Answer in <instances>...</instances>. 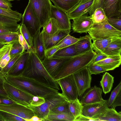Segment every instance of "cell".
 <instances>
[{"mask_svg":"<svg viewBox=\"0 0 121 121\" xmlns=\"http://www.w3.org/2000/svg\"><path fill=\"white\" fill-rule=\"evenodd\" d=\"M5 80L14 86L33 96L45 99L56 95L59 90L35 78L19 75H4Z\"/></svg>","mask_w":121,"mask_h":121,"instance_id":"1","label":"cell"},{"mask_svg":"<svg viewBox=\"0 0 121 121\" xmlns=\"http://www.w3.org/2000/svg\"><path fill=\"white\" fill-rule=\"evenodd\" d=\"M20 75L35 78L59 90H60L57 82L47 72L35 52H29L26 66Z\"/></svg>","mask_w":121,"mask_h":121,"instance_id":"2","label":"cell"},{"mask_svg":"<svg viewBox=\"0 0 121 121\" xmlns=\"http://www.w3.org/2000/svg\"><path fill=\"white\" fill-rule=\"evenodd\" d=\"M96 54L92 49L69 58L53 77V79L56 81L86 67L92 61Z\"/></svg>","mask_w":121,"mask_h":121,"instance_id":"3","label":"cell"},{"mask_svg":"<svg viewBox=\"0 0 121 121\" xmlns=\"http://www.w3.org/2000/svg\"><path fill=\"white\" fill-rule=\"evenodd\" d=\"M88 32L93 41L99 39L121 37V31L110 25L107 19L100 23H93Z\"/></svg>","mask_w":121,"mask_h":121,"instance_id":"4","label":"cell"},{"mask_svg":"<svg viewBox=\"0 0 121 121\" xmlns=\"http://www.w3.org/2000/svg\"><path fill=\"white\" fill-rule=\"evenodd\" d=\"M45 102L39 106L35 107L30 105L27 106L33 111L35 116L43 119L54 107L68 101L61 93L60 92L45 98Z\"/></svg>","mask_w":121,"mask_h":121,"instance_id":"5","label":"cell"},{"mask_svg":"<svg viewBox=\"0 0 121 121\" xmlns=\"http://www.w3.org/2000/svg\"><path fill=\"white\" fill-rule=\"evenodd\" d=\"M34 12L41 28L50 18L51 7L50 0H29Z\"/></svg>","mask_w":121,"mask_h":121,"instance_id":"6","label":"cell"},{"mask_svg":"<svg viewBox=\"0 0 121 121\" xmlns=\"http://www.w3.org/2000/svg\"><path fill=\"white\" fill-rule=\"evenodd\" d=\"M4 86L9 99L16 103L27 107L30 105L34 96L11 85L5 80Z\"/></svg>","mask_w":121,"mask_h":121,"instance_id":"7","label":"cell"},{"mask_svg":"<svg viewBox=\"0 0 121 121\" xmlns=\"http://www.w3.org/2000/svg\"><path fill=\"white\" fill-rule=\"evenodd\" d=\"M21 24L25 25L33 38L41 28L39 21L35 14L31 3L29 1L22 15Z\"/></svg>","mask_w":121,"mask_h":121,"instance_id":"8","label":"cell"},{"mask_svg":"<svg viewBox=\"0 0 121 121\" xmlns=\"http://www.w3.org/2000/svg\"><path fill=\"white\" fill-rule=\"evenodd\" d=\"M56 82L62 90L61 94L69 101L78 98L77 86L72 74L60 79Z\"/></svg>","mask_w":121,"mask_h":121,"instance_id":"9","label":"cell"},{"mask_svg":"<svg viewBox=\"0 0 121 121\" xmlns=\"http://www.w3.org/2000/svg\"><path fill=\"white\" fill-rule=\"evenodd\" d=\"M50 18L56 20L60 31L67 34H69L71 24L67 12L52 4Z\"/></svg>","mask_w":121,"mask_h":121,"instance_id":"10","label":"cell"},{"mask_svg":"<svg viewBox=\"0 0 121 121\" xmlns=\"http://www.w3.org/2000/svg\"><path fill=\"white\" fill-rule=\"evenodd\" d=\"M72 75L77 86L78 96H82L85 91L91 87V75L87 67Z\"/></svg>","mask_w":121,"mask_h":121,"instance_id":"11","label":"cell"},{"mask_svg":"<svg viewBox=\"0 0 121 121\" xmlns=\"http://www.w3.org/2000/svg\"><path fill=\"white\" fill-rule=\"evenodd\" d=\"M0 111L8 112L25 119L26 121L35 116L33 111L27 107L16 103L0 104Z\"/></svg>","mask_w":121,"mask_h":121,"instance_id":"12","label":"cell"},{"mask_svg":"<svg viewBox=\"0 0 121 121\" xmlns=\"http://www.w3.org/2000/svg\"><path fill=\"white\" fill-rule=\"evenodd\" d=\"M108 108L107 101L84 105L82 115L89 119L90 121H94L95 119L98 118L103 114Z\"/></svg>","mask_w":121,"mask_h":121,"instance_id":"13","label":"cell"},{"mask_svg":"<svg viewBox=\"0 0 121 121\" xmlns=\"http://www.w3.org/2000/svg\"><path fill=\"white\" fill-rule=\"evenodd\" d=\"M94 0H81L67 12L70 20H73L82 15L88 14Z\"/></svg>","mask_w":121,"mask_h":121,"instance_id":"14","label":"cell"},{"mask_svg":"<svg viewBox=\"0 0 121 121\" xmlns=\"http://www.w3.org/2000/svg\"><path fill=\"white\" fill-rule=\"evenodd\" d=\"M72 27L74 32L87 33L94 22L91 16L84 15L73 19Z\"/></svg>","mask_w":121,"mask_h":121,"instance_id":"15","label":"cell"},{"mask_svg":"<svg viewBox=\"0 0 121 121\" xmlns=\"http://www.w3.org/2000/svg\"><path fill=\"white\" fill-rule=\"evenodd\" d=\"M69 58H47L45 57L41 62L47 72L53 78Z\"/></svg>","mask_w":121,"mask_h":121,"instance_id":"16","label":"cell"},{"mask_svg":"<svg viewBox=\"0 0 121 121\" xmlns=\"http://www.w3.org/2000/svg\"><path fill=\"white\" fill-rule=\"evenodd\" d=\"M102 89L95 86L82 97L80 101L83 105L97 103L105 102L107 100L102 97Z\"/></svg>","mask_w":121,"mask_h":121,"instance_id":"17","label":"cell"},{"mask_svg":"<svg viewBox=\"0 0 121 121\" xmlns=\"http://www.w3.org/2000/svg\"><path fill=\"white\" fill-rule=\"evenodd\" d=\"M103 9L107 18L121 17V0H104Z\"/></svg>","mask_w":121,"mask_h":121,"instance_id":"18","label":"cell"},{"mask_svg":"<svg viewBox=\"0 0 121 121\" xmlns=\"http://www.w3.org/2000/svg\"><path fill=\"white\" fill-rule=\"evenodd\" d=\"M29 54V52L25 51L6 75L12 76L20 75L25 68Z\"/></svg>","mask_w":121,"mask_h":121,"instance_id":"19","label":"cell"},{"mask_svg":"<svg viewBox=\"0 0 121 121\" xmlns=\"http://www.w3.org/2000/svg\"><path fill=\"white\" fill-rule=\"evenodd\" d=\"M41 34L45 50L56 46L68 35L60 31L52 35H47L42 31Z\"/></svg>","mask_w":121,"mask_h":121,"instance_id":"20","label":"cell"},{"mask_svg":"<svg viewBox=\"0 0 121 121\" xmlns=\"http://www.w3.org/2000/svg\"><path fill=\"white\" fill-rule=\"evenodd\" d=\"M121 63V55L108 56L103 60L93 63L106 69L107 71L112 70L118 67Z\"/></svg>","mask_w":121,"mask_h":121,"instance_id":"21","label":"cell"},{"mask_svg":"<svg viewBox=\"0 0 121 121\" xmlns=\"http://www.w3.org/2000/svg\"><path fill=\"white\" fill-rule=\"evenodd\" d=\"M91 40V37L88 35L79 38L78 40L75 44L76 51L78 55L93 49Z\"/></svg>","mask_w":121,"mask_h":121,"instance_id":"22","label":"cell"},{"mask_svg":"<svg viewBox=\"0 0 121 121\" xmlns=\"http://www.w3.org/2000/svg\"><path fill=\"white\" fill-rule=\"evenodd\" d=\"M33 42L35 53L39 58L42 61L45 57V49L42 39L40 30L33 37Z\"/></svg>","mask_w":121,"mask_h":121,"instance_id":"23","label":"cell"},{"mask_svg":"<svg viewBox=\"0 0 121 121\" xmlns=\"http://www.w3.org/2000/svg\"><path fill=\"white\" fill-rule=\"evenodd\" d=\"M121 37L113 39L101 53L109 56L121 55Z\"/></svg>","mask_w":121,"mask_h":121,"instance_id":"24","label":"cell"},{"mask_svg":"<svg viewBox=\"0 0 121 121\" xmlns=\"http://www.w3.org/2000/svg\"><path fill=\"white\" fill-rule=\"evenodd\" d=\"M108 107L115 109L121 105V82L112 91L110 96L107 101Z\"/></svg>","mask_w":121,"mask_h":121,"instance_id":"25","label":"cell"},{"mask_svg":"<svg viewBox=\"0 0 121 121\" xmlns=\"http://www.w3.org/2000/svg\"><path fill=\"white\" fill-rule=\"evenodd\" d=\"M78 55L74 44L59 49L50 58L58 59L70 58Z\"/></svg>","mask_w":121,"mask_h":121,"instance_id":"26","label":"cell"},{"mask_svg":"<svg viewBox=\"0 0 121 121\" xmlns=\"http://www.w3.org/2000/svg\"><path fill=\"white\" fill-rule=\"evenodd\" d=\"M94 121H121V112H118L112 108H108L98 118Z\"/></svg>","mask_w":121,"mask_h":121,"instance_id":"27","label":"cell"},{"mask_svg":"<svg viewBox=\"0 0 121 121\" xmlns=\"http://www.w3.org/2000/svg\"><path fill=\"white\" fill-rule=\"evenodd\" d=\"M17 20L14 18L0 15V26L11 30L14 32L18 31L21 26Z\"/></svg>","mask_w":121,"mask_h":121,"instance_id":"28","label":"cell"},{"mask_svg":"<svg viewBox=\"0 0 121 121\" xmlns=\"http://www.w3.org/2000/svg\"><path fill=\"white\" fill-rule=\"evenodd\" d=\"M75 118L70 113H49L43 119V121H74Z\"/></svg>","mask_w":121,"mask_h":121,"instance_id":"29","label":"cell"},{"mask_svg":"<svg viewBox=\"0 0 121 121\" xmlns=\"http://www.w3.org/2000/svg\"><path fill=\"white\" fill-rule=\"evenodd\" d=\"M114 81V77L107 72L103 75L100 84L102 90L105 94L109 93L111 91Z\"/></svg>","mask_w":121,"mask_h":121,"instance_id":"30","label":"cell"},{"mask_svg":"<svg viewBox=\"0 0 121 121\" xmlns=\"http://www.w3.org/2000/svg\"><path fill=\"white\" fill-rule=\"evenodd\" d=\"M42 27L41 31L48 35H53L60 31L56 20L53 18H50Z\"/></svg>","mask_w":121,"mask_h":121,"instance_id":"31","label":"cell"},{"mask_svg":"<svg viewBox=\"0 0 121 121\" xmlns=\"http://www.w3.org/2000/svg\"><path fill=\"white\" fill-rule=\"evenodd\" d=\"M19 29L17 31L0 34V43L3 45L18 41Z\"/></svg>","mask_w":121,"mask_h":121,"instance_id":"32","label":"cell"},{"mask_svg":"<svg viewBox=\"0 0 121 121\" xmlns=\"http://www.w3.org/2000/svg\"><path fill=\"white\" fill-rule=\"evenodd\" d=\"M54 4V6L67 12L81 0H50Z\"/></svg>","mask_w":121,"mask_h":121,"instance_id":"33","label":"cell"},{"mask_svg":"<svg viewBox=\"0 0 121 121\" xmlns=\"http://www.w3.org/2000/svg\"><path fill=\"white\" fill-rule=\"evenodd\" d=\"M69 104L70 112L74 117L75 119L82 115L83 105L78 98L69 101Z\"/></svg>","mask_w":121,"mask_h":121,"instance_id":"34","label":"cell"},{"mask_svg":"<svg viewBox=\"0 0 121 121\" xmlns=\"http://www.w3.org/2000/svg\"><path fill=\"white\" fill-rule=\"evenodd\" d=\"M121 38V37H120ZM116 38H109L107 39H99L93 41L92 44L93 50L96 53H101L104 49Z\"/></svg>","mask_w":121,"mask_h":121,"instance_id":"35","label":"cell"},{"mask_svg":"<svg viewBox=\"0 0 121 121\" xmlns=\"http://www.w3.org/2000/svg\"><path fill=\"white\" fill-rule=\"evenodd\" d=\"M19 31L20 33L22 35L32 52H35L33 45V38L29 30L24 25L21 24L19 29Z\"/></svg>","mask_w":121,"mask_h":121,"instance_id":"36","label":"cell"},{"mask_svg":"<svg viewBox=\"0 0 121 121\" xmlns=\"http://www.w3.org/2000/svg\"><path fill=\"white\" fill-rule=\"evenodd\" d=\"M79 40V38H76L68 34L62 39L55 46L59 49H61L75 44Z\"/></svg>","mask_w":121,"mask_h":121,"instance_id":"37","label":"cell"},{"mask_svg":"<svg viewBox=\"0 0 121 121\" xmlns=\"http://www.w3.org/2000/svg\"><path fill=\"white\" fill-rule=\"evenodd\" d=\"M91 16L94 23H100L107 19L103 9L101 7L97 8Z\"/></svg>","mask_w":121,"mask_h":121,"instance_id":"38","label":"cell"},{"mask_svg":"<svg viewBox=\"0 0 121 121\" xmlns=\"http://www.w3.org/2000/svg\"><path fill=\"white\" fill-rule=\"evenodd\" d=\"M0 15H3L15 19L19 22L22 19V14L17 11L11 9L8 10L0 7Z\"/></svg>","mask_w":121,"mask_h":121,"instance_id":"39","label":"cell"},{"mask_svg":"<svg viewBox=\"0 0 121 121\" xmlns=\"http://www.w3.org/2000/svg\"><path fill=\"white\" fill-rule=\"evenodd\" d=\"M23 53L15 54L11 57L7 65L3 68L0 70V71L4 75H6L14 64Z\"/></svg>","mask_w":121,"mask_h":121,"instance_id":"40","label":"cell"},{"mask_svg":"<svg viewBox=\"0 0 121 121\" xmlns=\"http://www.w3.org/2000/svg\"><path fill=\"white\" fill-rule=\"evenodd\" d=\"M70 112L69 110V101H67L59 104L53 108L49 113H68Z\"/></svg>","mask_w":121,"mask_h":121,"instance_id":"41","label":"cell"},{"mask_svg":"<svg viewBox=\"0 0 121 121\" xmlns=\"http://www.w3.org/2000/svg\"><path fill=\"white\" fill-rule=\"evenodd\" d=\"M0 115L4 121H26L22 117L3 111H0Z\"/></svg>","mask_w":121,"mask_h":121,"instance_id":"42","label":"cell"},{"mask_svg":"<svg viewBox=\"0 0 121 121\" xmlns=\"http://www.w3.org/2000/svg\"><path fill=\"white\" fill-rule=\"evenodd\" d=\"M91 75H96L107 71L106 69L100 66L94 64L91 61L87 66Z\"/></svg>","mask_w":121,"mask_h":121,"instance_id":"43","label":"cell"},{"mask_svg":"<svg viewBox=\"0 0 121 121\" xmlns=\"http://www.w3.org/2000/svg\"><path fill=\"white\" fill-rule=\"evenodd\" d=\"M12 46L13 44H7L0 48V63L9 55Z\"/></svg>","mask_w":121,"mask_h":121,"instance_id":"44","label":"cell"},{"mask_svg":"<svg viewBox=\"0 0 121 121\" xmlns=\"http://www.w3.org/2000/svg\"><path fill=\"white\" fill-rule=\"evenodd\" d=\"M24 51L23 47L18 41L13 44L9 55L11 57L15 54L23 53Z\"/></svg>","mask_w":121,"mask_h":121,"instance_id":"45","label":"cell"},{"mask_svg":"<svg viewBox=\"0 0 121 121\" xmlns=\"http://www.w3.org/2000/svg\"><path fill=\"white\" fill-rule=\"evenodd\" d=\"M107 21L109 24L113 27L121 31V17L107 18Z\"/></svg>","mask_w":121,"mask_h":121,"instance_id":"46","label":"cell"},{"mask_svg":"<svg viewBox=\"0 0 121 121\" xmlns=\"http://www.w3.org/2000/svg\"><path fill=\"white\" fill-rule=\"evenodd\" d=\"M5 80L4 75L0 71V95L9 99L4 88V83Z\"/></svg>","mask_w":121,"mask_h":121,"instance_id":"47","label":"cell"},{"mask_svg":"<svg viewBox=\"0 0 121 121\" xmlns=\"http://www.w3.org/2000/svg\"><path fill=\"white\" fill-rule=\"evenodd\" d=\"M45 99L42 97L34 96L31 101L30 105L35 107L39 106L44 103Z\"/></svg>","mask_w":121,"mask_h":121,"instance_id":"48","label":"cell"},{"mask_svg":"<svg viewBox=\"0 0 121 121\" xmlns=\"http://www.w3.org/2000/svg\"><path fill=\"white\" fill-rule=\"evenodd\" d=\"M104 0H94L91 9L89 13L90 15H91L97 8L101 7L103 9Z\"/></svg>","mask_w":121,"mask_h":121,"instance_id":"49","label":"cell"},{"mask_svg":"<svg viewBox=\"0 0 121 121\" xmlns=\"http://www.w3.org/2000/svg\"><path fill=\"white\" fill-rule=\"evenodd\" d=\"M59 48L55 46L45 50V57L47 58L51 57Z\"/></svg>","mask_w":121,"mask_h":121,"instance_id":"50","label":"cell"},{"mask_svg":"<svg viewBox=\"0 0 121 121\" xmlns=\"http://www.w3.org/2000/svg\"><path fill=\"white\" fill-rule=\"evenodd\" d=\"M108 56L102 53H96L91 62L95 63L107 58Z\"/></svg>","mask_w":121,"mask_h":121,"instance_id":"51","label":"cell"},{"mask_svg":"<svg viewBox=\"0 0 121 121\" xmlns=\"http://www.w3.org/2000/svg\"><path fill=\"white\" fill-rule=\"evenodd\" d=\"M12 4L7 0H0V7L8 10L11 9Z\"/></svg>","mask_w":121,"mask_h":121,"instance_id":"52","label":"cell"},{"mask_svg":"<svg viewBox=\"0 0 121 121\" xmlns=\"http://www.w3.org/2000/svg\"><path fill=\"white\" fill-rule=\"evenodd\" d=\"M16 103L10 99H8L0 95V104H9Z\"/></svg>","mask_w":121,"mask_h":121,"instance_id":"53","label":"cell"},{"mask_svg":"<svg viewBox=\"0 0 121 121\" xmlns=\"http://www.w3.org/2000/svg\"><path fill=\"white\" fill-rule=\"evenodd\" d=\"M11 57L10 55L8 56L0 63V70L4 68L7 64Z\"/></svg>","mask_w":121,"mask_h":121,"instance_id":"54","label":"cell"},{"mask_svg":"<svg viewBox=\"0 0 121 121\" xmlns=\"http://www.w3.org/2000/svg\"><path fill=\"white\" fill-rule=\"evenodd\" d=\"M14 32L10 29L0 26V34Z\"/></svg>","mask_w":121,"mask_h":121,"instance_id":"55","label":"cell"},{"mask_svg":"<svg viewBox=\"0 0 121 121\" xmlns=\"http://www.w3.org/2000/svg\"><path fill=\"white\" fill-rule=\"evenodd\" d=\"M43 119L39 117L36 116H34L27 121H43Z\"/></svg>","mask_w":121,"mask_h":121,"instance_id":"56","label":"cell"},{"mask_svg":"<svg viewBox=\"0 0 121 121\" xmlns=\"http://www.w3.org/2000/svg\"><path fill=\"white\" fill-rule=\"evenodd\" d=\"M4 45L0 43V48L2 47Z\"/></svg>","mask_w":121,"mask_h":121,"instance_id":"57","label":"cell"},{"mask_svg":"<svg viewBox=\"0 0 121 121\" xmlns=\"http://www.w3.org/2000/svg\"><path fill=\"white\" fill-rule=\"evenodd\" d=\"M9 1H13L15 0H7Z\"/></svg>","mask_w":121,"mask_h":121,"instance_id":"58","label":"cell"},{"mask_svg":"<svg viewBox=\"0 0 121 121\" xmlns=\"http://www.w3.org/2000/svg\"><path fill=\"white\" fill-rule=\"evenodd\" d=\"M0 119H2L3 121V119H2V118L1 117V116L0 115Z\"/></svg>","mask_w":121,"mask_h":121,"instance_id":"59","label":"cell"},{"mask_svg":"<svg viewBox=\"0 0 121 121\" xmlns=\"http://www.w3.org/2000/svg\"><path fill=\"white\" fill-rule=\"evenodd\" d=\"M0 121H3L2 119H0Z\"/></svg>","mask_w":121,"mask_h":121,"instance_id":"60","label":"cell"}]
</instances>
